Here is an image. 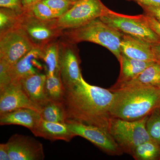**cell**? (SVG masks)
I'll use <instances>...</instances> for the list:
<instances>
[{
  "mask_svg": "<svg viewBox=\"0 0 160 160\" xmlns=\"http://www.w3.org/2000/svg\"><path fill=\"white\" fill-rule=\"evenodd\" d=\"M10 160H42L45 153L42 144L29 136L15 134L6 143Z\"/></svg>",
  "mask_w": 160,
  "mask_h": 160,
  "instance_id": "8fae6325",
  "label": "cell"
},
{
  "mask_svg": "<svg viewBox=\"0 0 160 160\" xmlns=\"http://www.w3.org/2000/svg\"><path fill=\"white\" fill-rule=\"evenodd\" d=\"M120 64L119 75L113 86L129 82L138 76L146 68L155 62L140 61L121 54L118 60Z\"/></svg>",
  "mask_w": 160,
  "mask_h": 160,
  "instance_id": "d6986e66",
  "label": "cell"
},
{
  "mask_svg": "<svg viewBox=\"0 0 160 160\" xmlns=\"http://www.w3.org/2000/svg\"><path fill=\"white\" fill-rule=\"evenodd\" d=\"M19 13L12 9L6 8L0 9V33L15 26L19 18Z\"/></svg>",
  "mask_w": 160,
  "mask_h": 160,
  "instance_id": "d4e9b609",
  "label": "cell"
},
{
  "mask_svg": "<svg viewBox=\"0 0 160 160\" xmlns=\"http://www.w3.org/2000/svg\"><path fill=\"white\" fill-rule=\"evenodd\" d=\"M108 8L101 0H79L57 19V25L63 30L78 28L100 18Z\"/></svg>",
  "mask_w": 160,
  "mask_h": 160,
  "instance_id": "ba28073f",
  "label": "cell"
},
{
  "mask_svg": "<svg viewBox=\"0 0 160 160\" xmlns=\"http://www.w3.org/2000/svg\"><path fill=\"white\" fill-rule=\"evenodd\" d=\"M11 66L0 59V90L6 88L12 83L10 73Z\"/></svg>",
  "mask_w": 160,
  "mask_h": 160,
  "instance_id": "83f0119b",
  "label": "cell"
},
{
  "mask_svg": "<svg viewBox=\"0 0 160 160\" xmlns=\"http://www.w3.org/2000/svg\"><path fill=\"white\" fill-rule=\"evenodd\" d=\"M32 132L35 136L44 138L51 142L62 140L69 142L76 137L66 123L52 122L42 118Z\"/></svg>",
  "mask_w": 160,
  "mask_h": 160,
  "instance_id": "e0dca14e",
  "label": "cell"
},
{
  "mask_svg": "<svg viewBox=\"0 0 160 160\" xmlns=\"http://www.w3.org/2000/svg\"><path fill=\"white\" fill-rule=\"evenodd\" d=\"M57 19H40L26 10L20 15L18 23L36 46L43 47L62 36L64 30L58 27Z\"/></svg>",
  "mask_w": 160,
  "mask_h": 160,
  "instance_id": "52a82bcc",
  "label": "cell"
},
{
  "mask_svg": "<svg viewBox=\"0 0 160 160\" xmlns=\"http://www.w3.org/2000/svg\"><path fill=\"white\" fill-rule=\"evenodd\" d=\"M21 108H30L41 112V109L30 100L21 83L12 82L0 90V115Z\"/></svg>",
  "mask_w": 160,
  "mask_h": 160,
  "instance_id": "7c38bea8",
  "label": "cell"
},
{
  "mask_svg": "<svg viewBox=\"0 0 160 160\" xmlns=\"http://www.w3.org/2000/svg\"><path fill=\"white\" fill-rule=\"evenodd\" d=\"M41 0H22V4L25 10L30 9L36 3Z\"/></svg>",
  "mask_w": 160,
  "mask_h": 160,
  "instance_id": "e575fe53",
  "label": "cell"
},
{
  "mask_svg": "<svg viewBox=\"0 0 160 160\" xmlns=\"http://www.w3.org/2000/svg\"><path fill=\"white\" fill-rule=\"evenodd\" d=\"M60 74L65 89L74 86L82 77L78 53L72 44L64 39L59 41Z\"/></svg>",
  "mask_w": 160,
  "mask_h": 160,
  "instance_id": "30bf717a",
  "label": "cell"
},
{
  "mask_svg": "<svg viewBox=\"0 0 160 160\" xmlns=\"http://www.w3.org/2000/svg\"><path fill=\"white\" fill-rule=\"evenodd\" d=\"M45 89L49 100L57 102L64 101L66 89L60 73L52 76L46 75Z\"/></svg>",
  "mask_w": 160,
  "mask_h": 160,
  "instance_id": "603a6c76",
  "label": "cell"
},
{
  "mask_svg": "<svg viewBox=\"0 0 160 160\" xmlns=\"http://www.w3.org/2000/svg\"><path fill=\"white\" fill-rule=\"evenodd\" d=\"M100 18L123 34L138 38L152 45L160 44V38L149 27L144 14L127 15L108 8Z\"/></svg>",
  "mask_w": 160,
  "mask_h": 160,
  "instance_id": "5b68a950",
  "label": "cell"
},
{
  "mask_svg": "<svg viewBox=\"0 0 160 160\" xmlns=\"http://www.w3.org/2000/svg\"><path fill=\"white\" fill-rule=\"evenodd\" d=\"M129 2H133L141 6L160 8V0H126Z\"/></svg>",
  "mask_w": 160,
  "mask_h": 160,
  "instance_id": "1f68e13d",
  "label": "cell"
},
{
  "mask_svg": "<svg viewBox=\"0 0 160 160\" xmlns=\"http://www.w3.org/2000/svg\"><path fill=\"white\" fill-rule=\"evenodd\" d=\"M41 1H44V0H41Z\"/></svg>",
  "mask_w": 160,
  "mask_h": 160,
  "instance_id": "8d00e7d4",
  "label": "cell"
},
{
  "mask_svg": "<svg viewBox=\"0 0 160 160\" xmlns=\"http://www.w3.org/2000/svg\"><path fill=\"white\" fill-rule=\"evenodd\" d=\"M46 79V74L40 72L31 75L20 81L28 97L41 110L49 101L45 89Z\"/></svg>",
  "mask_w": 160,
  "mask_h": 160,
  "instance_id": "9a60e30c",
  "label": "cell"
},
{
  "mask_svg": "<svg viewBox=\"0 0 160 160\" xmlns=\"http://www.w3.org/2000/svg\"><path fill=\"white\" fill-rule=\"evenodd\" d=\"M65 89L66 122H77L108 130L113 92L90 85L83 77L74 86Z\"/></svg>",
  "mask_w": 160,
  "mask_h": 160,
  "instance_id": "6da1fadb",
  "label": "cell"
},
{
  "mask_svg": "<svg viewBox=\"0 0 160 160\" xmlns=\"http://www.w3.org/2000/svg\"><path fill=\"white\" fill-rule=\"evenodd\" d=\"M0 7L12 9L19 14L25 11L22 0H0Z\"/></svg>",
  "mask_w": 160,
  "mask_h": 160,
  "instance_id": "f1b7e54d",
  "label": "cell"
},
{
  "mask_svg": "<svg viewBox=\"0 0 160 160\" xmlns=\"http://www.w3.org/2000/svg\"><path fill=\"white\" fill-rule=\"evenodd\" d=\"M37 47L18 22L0 33V59L10 66Z\"/></svg>",
  "mask_w": 160,
  "mask_h": 160,
  "instance_id": "8992f818",
  "label": "cell"
},
{
  "mask_svg": "<svg viewBox=\"0 0 160 160\" xmlns=\"http://www.w3.org/2000/svg\"><path fill=\"white\" fill-rule=\"evenodd\" d=\"M69 2H71L72 3H75L78 1L79 0H68Z\"/></svg>",
  "mask_w": 160,
  "mask_h": 160,
  "instance_id": "d590c367",
  "label": "cell"
},
{
  "mask_svg": "<svg viewBox=\"0 0 160 160\" xmlns=\"http://www.w3.org/2000/svg\"><path fill=\"white\" fill-rule=\"evenodd\" d=\"M0 160H10L9 149L6 143L0 144Z\"/></svg>",
  "mask_w": 160,
  "mask_h": 160,
  "instance_id": "d6a6232c",
  "label": "cell"
},
{
  "mask_svg": "<svg viewBox=\"0 0 160 160\" xmlns=\"http://www.w3.org/2000/svg\"><path fill=\"white\" fill-rule=\"evenodd\" d=\"M150 87L160 89V64L155 62L134 79L117 86H112L109 90L124 88Z\"/></svg>",
  "mask_w": 160,
  "mask_h": 160,
  "instance_id": "ac0fdd59",
  "label": "cell"
},
{
  "mask_svg": "<svg viewBox=\"0 0 160 160\" xmlns=\"http://www.w3.org/2000/svg\"><path fill=\"white\" fill-rule=\"evenodd\" d=\"M147 117L133 121L110 118L108 130L124 153L132 155L137 146L151 139L146 129Z\"/></svg>",
  "mask_w": 160,
  "mask_h": 160,
  "instance_id": "277c9868",
  "label": "cell"
},
{
  "mask_svg": "<svg viewBox=\"0 0 160 160\" xmlns=\"http://www.w3.org/2000/svg\"><path fill=\"white\" fill-rule=\"evenodd\" d=\"M59 44L54 41L46 44L42 48V59L44 63L47 76L59 74Z\"/></svg>",
  "mask_w": 160,
  "mask_h": 160,
  "instance_id": "ffe728a7",
  "label": "cell"
},
{
  "mask_svg": "<svg viewBox=\"0 0 160 160\" xmlns=\"http://www.w3.org/2000/svg\"><path fill=\"white\" fill-rule=\"evenodd\" d=\"M152 49L155 62L160 64V44L153 45Z\"/></svg>",
  "mask_w": 160,
  "mask_h": 160,
  "instance_id": "836d02e7",
  "label": "cell"
},
{
  "mask_svg": "<svg viewBox=\"0 0 160 160\" xmlns=\"http://www.w3.org/2000/svg\"><path fill=\"white\" fill-rule=\"evenodd\" d=\"M42 47H37L29 51L11 66L10 69L12 82H19L31 75L42 72L45 66L41 63Z\"/></svg>",
  "mask_w": 160,
  "mask_h": 160,
  "instance_id": "4fadbf2b",
  "label": "cell"
},
{
  "mask_svg": "<svg viewBox=\"0 0 160 160\" xmlns=\"http://www.w3.org/2000/svg\"><path fill=\"white\" fill-rule=\"evenodd\" d=\"M41 118L43 120L52 122L66 123V109L64 102L49 100L41 108Z\"/></svg>",
  "mask_w": 160,
  "mask_h": 160,
  "instance_id": "44dd1931",
  "label": "cell"
},
{
  "mask_svg": "<svg viewBox=\"0 0 160 160\" xmlns=\"http://www.w3.org/2000/svg\"><path fill=\"white\" fill-rule=\"evenodd\" d=\"M66 123L75 136L86 139L107 154L119 156L124 153L109 130L77 122H68Z\"/></svg>",
  "mask_w": 160,
  "mask_h": 160,
  "instance_id": "9c48e42d",
  "label": "cell"
},
{
  "mask_svg": "<svg viewBox=\"0 0 160 160\" xmlns=\"http://www.w3.org/2000/svg\"><path fill=\"white\" fill-rule=\"evenodd\" d=\"M39 112L30 108H21L0 115V124L19 125L28 128L31 132L41 120Z\"/></svg>",
  "mask_w": 160,
  "mask_h": 160,
  "instance_id": "2e32d148",
  "label": "cell"
},
{
  "mask_svg": "<svg viewBox=\"0 0 160 160\" xmlns=\"http://www.w3.org/2000/svg\"><path fill=\"white\" fill-rule=\"evenodd\" d=\"M141 7L144 10V13L152 16L160 23V8L146 6H141Z\"/></svg>",
  "mask_w": 160,
  "mask_h": 160,
  "instance_id": "4dcf8cb0",
  "label": "cell"
},
{
  "mask_svg": "<svg viewBox=\"0 0 160 160\" xmlns=\"http://www.w3.org/2000/svg\"><path fill=\"white\" fill-rule=\"evenodd\" d=\"M144 14L149 27L160 38V23L152 16L146 13Z\"/></svg>",
  "mask_w": 160,
  "mask_h": 160,
  "instance_id": "f546056e",
  "label": "cell"
},
{
  "mask_svg": "<svg viewBox=\"0 0 160 160\" xmlns=\"http://www.w3.org/2000/svg\"><path fill=\"white\" fill-rule=\"evenodd\" d=\"M123 35L98 18L78 28L65 29L62 37L73 44L87 42L102 46L118 60L122 54L120 46Z\"/></svg>",
  "mask_w": 160,
  "mask_h": 160,
  "instance_id": "3957f363",
  "label": "cell"
},
{
  "mask_svg": "<svg viewBox=\"0 0 160 160\" xmlns=\"http://www.w3.org/2000/svg\"><path fill=\"white\" fill-rule=\"evenodd\" d=\"M131 156L136 160H160V146L148 140L137 146Z\"/></svg>",
  "mask_w": 160,
  "mask_h": 160,
  "instance_id": "7402d4cb",
  "label": "cell"
},
{
  "mask_svg": "<svg viewBox=\"0 0 160 160\" xmlns=\"http://www.w3.org/2000/svg\"><path fill=\"white\" fill-rule=\"evenodd\" d=\"M153 45L135 37L124 34L121 43L122 54L127 57L149 62H156Z\"/></svg>",
  "mask_w": 160,
  "mask_h": 160,
  "instance_id": "5bb4252c",
  "label": "cell"
},
{
  "mask_svg": "<svg viewBox=\"0 0 160 160\" xmlns=\"http://www.w3.org/2000/svg\"><path fill=\"white\" fill-rule=\"evenodd\" d=\"M43 1L51 9L57 18L65 14L74 4L68 0H44Z\"/></svg>",
  "mask_w": 160,
  "mask_h": 160,
  "instance_id": "4316f807",
  "label": "cell"
},
{
  "mask_svg": "<svg viewBox=\"0 0 160 160\" xmlns=\"http://www.w3.org/2000/svg\"><path fill=\"white\" fill-rule=\"evenodd\" d=\"M27 10L35 17L40 19L50 20L57 18L51 9L43 1L36 3L30 9Z\"/></svg>",
  "mask_w": 160,
  "mask_h": 160,
  "instance_id": "484cf974",
  "label": "cell"
},
{
  "mask_svg": "<svg viewBox=\"0 0 160 160\" xmlns=\"http://www.w3.org/2000/svg\"><path fill=\"white\" fill-rule=\"evenodd\" d=\"M110 91L114 93L110 112L112 118L136 121L149 115L160 106V88L138 87Z\"/></svg>",
  "mask_w": 160,
  "mask_h": 160,
  "instance_id": "7a4b0ae2",
  "label": "cell"
},
{
  "mask_svg": "<svg viewBox=\"0 0 160 160\" xmlns=\"http://www.w3.org/2000/svg\"><path fill=\"white\" fill-rule=\"evenodd\" d=\"M146 129L150 139L160 146V106L148 116Z\"/></svg>",
  "mask_w": 160,
  "mask_h": 160,
  "instance_id": "cb8c5ba5",
  "label": "cell"
}]
</instances>
